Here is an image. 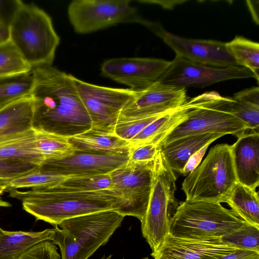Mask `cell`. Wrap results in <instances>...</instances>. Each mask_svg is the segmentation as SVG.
<instances>
[{
	"label": "cell",
	"instance_id": "cell-36",
	"mask_svg": "<svg viewBox=\"0 0 259 259\" xmlns=\"http://www.w3.org/2000/svg\"><path fill=\"white\" fill-rule=\"evenodd\" d=\"M165 113L144 118L117 122L114 128V133L121 139L129 142L145 127Z\"/></svg>",
	"mask_w": 259,
	"mask_h": 259
},
{
	"label": "cell",
	"instance_id": "cell-23",
	"mask_svg": "<svg viewBox=\"0 0 259 259\" xmlns=\"http://www.w3.org/2000/svg\"><path fill=\"white\" fill-rule=\"evenodd\" d=\"M55 228L41 231H10L0 228V259H18L37 243L52 241Z\"/></svg>",
	"mask_w": 259,
	"mask_h": 259
},
{
	"label": "cell",
	"instance_id": "cell-19",
	"mask_svg": "<svg viewBox=\"0 0 259 259\" xmlns=\"http://www.w3.org/2000/svg\"><path fill=\"white\" fill-rule=\"evenodd\" d=\"M225 136L206 133L189 136L160 145L158 150L168 166L174 171L182 172L190 158L206 145Z\"/></svg>",
	"mask_w": 259,
	"mask_h": 259
},
{
	"label": "cell",
	"instance_id": "cell-22",
	"mask_svg": "<svg viewBox=\"0 0 259 259\" xmlns=\"http://www.w3.org/2000/svg\"><path fill=\"white\" fill-rule=\"evenodd\" d=\"M195 103L194 97L180 107L165 113L145 127L130 142V146L153 144L158 146L165 136L186 119Z\"/></svg>",
	"mask_w": 259,
	"mask_h": 259
},
{
	"label": "cell",
	"instance_id": "cell-5",
	"mask_svg": "<svg viewBox=\"0 0 259 259\" xmlns=\"http://www.w3.org/2000/svg\"><path fill=\"white\" fill-rule=\"evenodd\" d=\"M194 98V105L187 118L170 132L158 146L187 136L206 133L231 134L238 137L249 130L245 122L231 113V98L211 91Z\"/></svg>",
	"mask_w": 259,
	"mask_h": 259
},
{
	"label": "cell",
	"instance_id": "cell-3",
	"mask_svg": "<svg viewBox=\"0 0 259 259\" xmlns=\"http://www.w3.org/2000/svg\"><path fill=\"white\" fill-rule=\"evenodd\" d=\"M9 31V39L32 68L52 65L60 37L51 17L43 10L17 1Z\"/></svg>",
	"mask_w": 259,
	"mask_h": 259
},
{
	"label": "cell",
	"instance_id": "cell-41",
	"mask_svg": "<svg viewBox=\"0 0 259 259\" xmlns=\"http://www.w3.org/2000/svg\"><path fill=\"white\" fill-rule=\"evenodd\" d=\"M259 258V253L252 250L238 249L220 259H255Z\"/></svg>",
	"mask_w": 259,
	"mask_h": 259
},
{
	"label": "cell",
	"instance_id": "cell-30",
	"mask_svg": "<svg viewBox=\"0 0 259 259\" xmlns=\"http://www.w3.org/2000/svg\"><path fill=\"white\" fill-rule=\"evenodd\" d=\"M31 70L10 39L0 42V76L30 72Z\"/></svg>",
	"mask_w": 259,
	"mask_h": 259
},
{
	"label": "cell",
	"instance_id": "cell-21",
	"mask_svg": "<svg viewBox=\"0 0 259 259\" xmlns=\"http://www.w3.org/2000/svg\"><path fill=\"white\" fill-rule=\"evenodd\" d=\"M0 159L41 165L45 159L36 148L35 129L0 138Z\"/></svg>",
	"mask_w": 259,
	"mask_h": 259
},
{
	"label": "cell",
	"instance_id": "cell-37",
	"mask_svg": "<svg viewBox=\"0 0 259 259\" xmlns=\"http://www.w3.org/2000/svg\"><path fill=\"white\" fill-rule=\"evenodd\" d=\"M56 245L49 240L40 242L18 259H61Z\"/></svg>",
	"mask_w": 259,
	"mask_h": 259
},
{
	"label": "cell",
	"instance_id": "cell-17",
	"mask_svg": "<svg viewBox=\"0 0 259 259\" xmlns=\"http://www.w3.org/2000/svg\"><path fill=\"white\" fill-rule=\"evenodd\" d=\"M238 249L220 238L195 240L169 234L163 246L151 255L154 259H220Z\"/></svg>",
	"mask_w": 259,
	"mask_h": 259
},
{
	"label": "cell",
	"instance_id": "cell-46",
	"mask_svg": "<svg viewBox=\"0 0 259 259\" xmlns=\"http://www.w3.org/2000/svg\"><path fill=\"white\" fill-rule=\"evenodd\" d=\"M255 259H259V258H255Z\"/></svg>",
	"mask_w": 259,
	"mask_h": 259
},
{
	"label": "cell",
	"instance_id": "cell-10",
	"mask_svg": "<svg viewBox=\"0 0 259 259\" xmlns=\"http://www.w3.org/2000/svg\"><path fill=\"white\" fill-rule=\"evenodd\" d=\"M124 217L116 210H108L69 218L57 226L73 237L83 259H88L108 242Z\"/></svg>",
	"mask_w": 259,
	"mask_h": 259
},
{
	"label": "cell",
	"instance_id": "cell-25",
	"mask_svg": "<svg viewBox=\"0 0 259 259\" xmlns=\"http://www.w3.org/2000/svg\"><path fill=\"white\" fill-rule=\"evenodd\" d=\"M225 202L236 216L259 228V198L255 189L237 182Z\"/></svg>",
	"mask_w": 259,
	"mask_h": 259
},
{
	"label": "cell",
	"instance_id": "cell-40",
	"mask_svg": "<svg viewBox=\"0 0 259 259\" xmlns=\"http://www.w3.org/2000/svg\"><path fill=\"white\" fill-rule=\"evenodd\" d=\"M208 146H204L190 158L182 172L183 175H188L200 164Z\"/></svg>",
	"mask_w": 259,
	"mask_h": 259
},
{
	"label": "cell",
	"instance_id": "cell-43",
	"mask_svg": "<svg viewBox=\"0 0 259 259\" xmlns=\"http://www.w3.org/2000/svg\"><path fill=\"white\" fill-rule=\"evenodd\" d=\"M258 2V1H246L252 19L257 25L259 23Z\"/></svg>",
	"mask_w": 259,
	"mask_h": 259
},
{
	"label": "cell",
	"instance_id": "cell-16",
	"mask_svg": "<svg viewBox=\"0 0 259 259\" xmlns=\"http://www.w3.org/2000/svg\"><path fill=\"white\" fill-rule=\"evenodd\" d=\"M157 35L175 51L176 56L214 67L238 66L227 50L225 42L183 37L171 33L163 28Z\"/></svg>",
	"mask_w": 259,
	"mask_h": 259
},
{
	"label": "cell",
	"instance_id": "cell-15",
	"mask_svg": "<svg viewBox=\"0 0 259 259\" xmlns=\"http://www.w3.org/2000/svg\"><path fill=\"white\" fill-rule=\"evenodd\" d=\"M186 89L156 81L140 91L121 111L117 122L144 118L171 111L187 101Z\"/></svg>",
	"mask_w": 259,
	"mask_h": 259
},
{
	"label": "cell",
	"instance_id": "cell-39",
	"mask_svg": "<svg viewBox=\"0 0 259 259\" xmlns=\"http://www.w3.org/2000/svg\"><path fill=\"white\" fill-rule=\"evenodd\" d=\"M234 100H242L259 104V89L258 87H252L235 93Z\"/></svg>",
	"mask_w": 259,
	"mask_h": 259
},
{
	"label": "cell",
	"instance_id": "cell-7",
	"mask_svg": "<svg viewBox=\"0 0 259 259\" xmlns=\"http://www.w3.org/2000/svg\"><path fill=\"white\" fill-rule=\"evenodd\" d=\"M177 177L158 151L154 159L152 189L148 207L141 221L143 236L152 252L158 250L170 233L168 210L177 207Z\"/></svg>",
	"mask_w": 259,
	"mask_h": 259
},
{
	"label": "cell",
	"instance_id": "cell-31",
	"mask_svg": "<svg viewBox=\"0 0 259 259\" xmlns=\"http://www.w3.org/2000/svg\"><path fill=\"white\" fill-rule=\"evenodd\" d=\"M220 239L222 242L232 244L238 249L259 253V228L244 221L240 228Z\"/></svg>",
	"mask_w": 259,
	"mask_h": 259
},
{
	"label": "cell",
	"instance_id": "cell-20",
	"mask_svg": "<svg viewBox=\"0 0 259 259\" xmlns=\"http://www.w3.org/2000/svg\"><path fill=\"white\" fill-rule=\"evenodd\" d=\"M74 151L102 154H119L129 152L130 143L114 132L91 128L81 134L68 138Z\"/></svg>",
	"mask_w": 259,
	"mask_h": 259
},
{
	"label": "cell",
	"instance_id": "cell-18",
	"mask_svg": "<svg viewBox=\"0 0 259 259\" xmlns=\"http://www.w3.org/2000/svg\"><path fill=\"white\" fill-rule=\"evenodd\" d=\"M231 145L237 182L255 189L259 185V134L244 133Z\"/></svg>",
	"mask_w": 259,
	"mask_h": 259
},
{
	"label": "cell",
	"instance_id": "cell-28",
	"mask_svg": "<svg viewBox=\"0 0 259 259\" xmlns=\"http://www.w3.org/2000/svg\"><path fill=\"white\" fill-rule=\"evenodd\" d=\"M111 187L110 175L106 174L68 177L57 184L41 188L51 192L73 193L111 189Z\"/></svg>",
	"mask_w": 259,
	"mask_h": 259
},
{
	"label": "cell",
	"instance_id": "cell-1",
	"mask_svg": "<svg viewBox=\"0 0 259 259\" xmlns=\"http://www.w3.org/2000/svg\"><path fill=\"white\" fill-rule=\"evenodd\" d=\"M31 73L34 128L67 138L91 129L92 120L73 75L52 65L33 67Z\"/></svg>",
	"mask_w": 259,
	"mask_h": 259
},
{
	"label": "cell",
	"instance_id": "cell-34",
	"mask_svg": "<svg viewBox=\"0 0 259 259\" xmlns=\"http://www.w3.org/2000/svg\"><path fill=\"white\" fill-rule=\"evenodd\" d=\"M37 165L19 161L0 159V184L8 188L11 181L25 174Z\"/></svg>",
	"mask_w": 259,
	"mask_h": 259
},
{
	"label": "cell",
	"instance_id": "cell-11",
	"mask_svg": "<svg viewBox=\"0 0 259 259\" xmlns=\"http://www.w3.org/2000/svg\"><path fill=\"white\" fill-rule=\"evenodd\" d=\"M154 160L127 162L110 174L111 189L123 198L127 204L130 216L140 222L146 213L151 194Z\"/></svg>",
	"mask_w": 259,
	"mask_h": 259
},
{
	"label": "cell",
	"instance_id": "cell-44",
	"mask_svg": "<svg viewBox=\"0 0 259 259\" xmlns=\"http://www.w3.org/2000/svg\"><path fill=\"white\" fill-rule=\"evenodd\" d=\"M7 187L6 186L0 184V207H9L11 206V204L7 201L3 200L1 196L3 193L7 191Z\"/></svg>",
	"mask_w": 259,
	"mask_h": 259
},
{
	"label": "cell",
	"instance_id": "cell-8",
	"mask_svg": "<svg viewBox=\"0 0 259 259\" xmlns=\"http://www.w3.org/2000/svg\"><path fill=\"white\" fill-rule=\"evenodd\" d=\"M130 0H74L68 7L69 20L79 34L96 31L121 23H138L145 27L150 21L140 16Z\"/></svg>",
	"mask_w": 259,
	"mask_h": 259
},
{
	"label": "cell",
	"instance_id": "cell-27",
	"mask_svg": "<svg viewBox=\"0 0 259 259\" xmlns=\"http://www.w3.org/2000/svg\"><path fill=\"white\" fill-rule=\"evenodd\" d=\"M33 85L31 71L0 76V109L30 96Z\"/></svg>",
	"mask_w": 259,
	"mask_h": 259
},
{
	"label": "cell",
	"instance_id": "cell-26",
	"mask_svg": "<svg viewBox=\"0 0 259 259\" xmlns=\"http://www.w3.org/2000/svg\"><path fill=\"white\" fill-rule=\"evenodd\" d=\"M226 49L238 66L249 69L259 81V44L243 36H236L225 42Z\"/></svg>",
	"mask_w": 259,
	"mask_h": 259
},
{
	"label": "cell",
	"instance_id": "cell-32",
	"mask_svg": "<svg viewBox=\"0 0 259 259\" xmlns=\"http://www.w3.org/2000/svg\"><path fill=\"white\" fill-rule=\"evenodd\" d=\"M66 178L44 171L37 166L11 181L7 191L12 189H30L52 186L60 183Z\"/></svg>",
	"mask_w": 259,
	"mask_h": 259
},
{
	"label": "cell",
	"instance_id": "cell-29",
	"mask_svg": "<svg viewBox=\"0 0 259 259\" xmlns=\"http://www.w3.org/2000/svg\"><path fill=\"white\" fill-rule=\"evenodd\" d=\"M34 128L36 148L45 160L61 158L73 153L67 138Z\"/></svg>",
	"mask_w": 259,
	"mask_h": 259
},
{
	"label": "cell",
	"instance_id": "cell-4",
	"mask_svg": "<svg viewBox=\"0 0 259 259\" xmlns=\"http://www.w3.org/2000/svg\"><path fill=\"white\" fill-rule=\"evenodd\" d=\"M243 223L220 203L185 200L178 205L169 219V234L195 240L221 238L240 228Z\"/></svg>",
	"mask_w": 259,
	"mask_h": 259
},
{
	"label": "cell",
	"instance_id": "cell-38",
	"mask_svg": "<svg viewBox=\"0 0 259 259\" xmlns=\"http://www.w3.org/2000/svg\"><path fill=\"white\" fill-rule=\"evenodd\" d=\"M158 150V146L153 144L130 146L128 161L137 162L153 160Z\"/></svg>",
	"mask_w": 259,
	"mask_h": 259
},
{
	"label": "cell",
	"instance_id": "cell-13",
	"mask_svg": "<svg viewBox=\"0 0 259 259\" xmlns=\"http://www.w3.org/2000/svg\"><path fill=\"white\" fill-rule=\"evenodd\" d=\"M129 152L102 154L74 151L61 158L46 159L38 166L48 172L65 177H83L110 174L126 164Z\"/></svg>",
	"mask_w": 259,
	"mask_h": 259
},
{
	"label": "cell",
	"instance_id": "cell-6",
	"mask_svg": "<svg viewBox=\"0 0 259 259\" xmlns=\"http://www.w3.org/2000/svg\"><path fill=\"white\" fill-rule=\"evenodd\" d=\"M237 182L231 145L218 144L182 184L186 201L225 202Z\"/></svg>",
	"mask_w": 259,
	"mask_h": 259
},
{
	"label": "cell",
	"instance_id": "cell-14",
	"mask_svg": "<svg viewBox=\"0 0 259 259\" xmlns=\"http://www.w3.org/2000/svg\"><path fill=\"white\" fill-rule=\"evenodd\" d=\"M170 63L158 58H113L102 64L101 74L132 90L141 91L157 81Z\"/></svg>",
	"mask_w": 259,
	"mask_h": 259
},
{
	"label": "cell",
	"instance_id": "cell-45",
	"mask_svg": "<svg viewBox=\"0 0 259 259\" xmlns=\"http://www.w3.org/2000/svg\"><path fill=\"white\" fill-rule=\"evenodd\" d=\"M111 257H112V255H110L108 257H106L105 256H104L103 257H102L100 259H111ZM141 259H148V257H146L142 258H141Z\"/></svg>",
	"mask_w": 259,
	"mask_h": 259
},
{
	"label": "cell",
	"instance_id": "cell-35",
	"mask_svg": "<svg viewBox=\"0 0 259 259\" xmlns=\"http://www.w3.org/2000/svg\"><path fill=\"white\" fill-rule=\"evenodd\" d=\"M55 228V232L51 241L59 246L61 259H83L81 250L73 237L57 226Z\"/></svg>",
	"mask_w": 259,
	"mask_h": 259
},
{
	"label": "cell",
	"instance_id": "cell-24",
	"mask_svg": "<svg viewBox=\"0 0 259 259\" xmlns=\"http://www.w3.org/2000/svg\"><path fill=\"white\" fill-rule=\"evenodd\" d=\"M32 99L27 97L0 109V138L33 127Z\"/></svg>",
	"mask_w": 259,
	"mask_h": 259
},
{
	"label": "cell",
	"instance_id": "cell-2",
	"mask_svg": "<svg viewBox=\"0 0 259 259\" xmlns=\"http://www.w3.org/2000/svg\"><path fill=\"white\" fill-rule=\"evenodd\" d=\"M7 191L10 196L20 200L23 209L36 220L54 226L69 218L108 210L129 216L126 201L111 189L61 193L37 187L26 191L14 189Z\"/></svg>",
	"mask_w": 259,
	"mask_h": 259
},
{
	"label": "cell",
	"instance_id": "cell-33",
	"mask_svg": "<svg viewBox=\"0 0 259 259\" xmlns=\"http://www.w3.org/2000/svg\"><path fill=\"white\" fill-rule=\"evenodd\" d=\"M230 106L231 113L245 122L249 130L258 132L259 104L231 98Z\"/></svg>",
	"mask_w": 259,
	"mask_h": 259
},
{
	"label": "cell",
	"instance_id": "cell-12",
	"mask_svg": "<svg viewBox=\"0 0 259 259\" xmlns=\"http://www.w3.org/2000/svg\"><path fill=\"white\" fill-rule=\"evenodd\" d=\"M254 78L249 69L239 66L219 67L191 62L176 56L157 81L186 89L203 88L233 79Z\"/></svg>",
	"mask_w": 259,
	"mask_h": 259
},
{
	"label": "cell",
	"instance_id": "cell-9",
	"mask_svg": "<svg viewBox=\"0 0 259 259\" xmlns=\"http://www.w3.org/2000/svg\"><path fill=\"white\" fill-rule=\"evenodd\" d=\"M73 79L80 98L91 118V128L114 132L121 111L140 91L99 86Z\"/></svg>",
	"mask_w": 259,
	"mask_h": 259
},
{
	"label": "cell",
	"instance_id": "cell-42",
	"mask_svg": "<svg viewBox=\"0 0 259 259\" xmlns=\"http://www.w3.org/2000/svg\"><path fill=\"white\" fill-rule=\"evenodd\" d=\"M9 22L0 11V42L9 39Z\"/></svg>",
	"mask_w": 259,
	"mask_h": 259
}]
</instances>
